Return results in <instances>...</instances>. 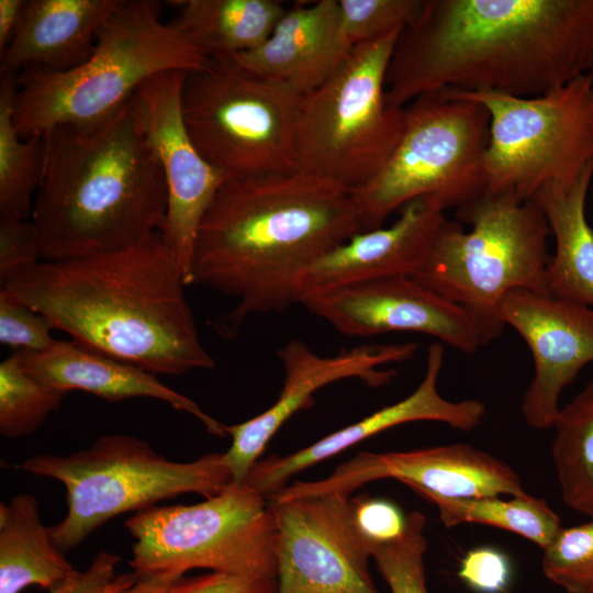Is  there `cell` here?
I'll use <instances>...</instances> for the list:
<instances>
[{
	"instance_id": "obj_15",
	"label": "cell",
	"mask_w": 593,
	"mask_h": 593,
	"mask_svg": "<svg viewBox=\"0 0 593 593\" xmlns=\"http://www.w3.org/2000/svg\"><path fill=\"white\" fill-rule=\"evenodd\" d=\"M387 478L402 482L429 502L525 492L518 474L507 463L468 444H452L410 451L359 452L329 477L295 482L270 500L322 493L349 495L365 483Z\"/></svg>"
},
{
	"instance_id": "obj_21",
	"label": "cell",
	"mask_w": 593,
	"mask_h": 593,
	"mask_svg": "<svg viewBox=\"0 0 593 593\" xmlns=\"http://www.w3.org/2000/svg\"><path fill=\"white\" fill-rule=\"evenodd\" d=\"M18 353L25 371L54 389L66 393L80 390L111 403L134 398L163 401L195 417L210 434L217 437L227 435L225 425L191 399L164 384L156 374L74 340L56 339L42 353Z\"/></svg>"
},
{
	"instance_id": "obj_19",
	"label": "cell",
	"mask_w": 593,
	"mask_h": 593,
	"mask_svg": "<svg viewBox=\"0 0 593 593\" xmlns=\"http://www.w3.org/2000/svg\"><path fill=\"white\" fill-rule=\"evenodd\" d=\"M399 212L391 225L359 232L312 264L299 280V303L353 286L412 277L447 217L445 210L429 198L412 200Z\"/></svg>"
},
{
	"instance_id": "obj_6",
	"label": "cell",
	"mask_w": 593,
	"mask_h": 593,
	"mask_svg": "<svg viewBox=\"0 0 593 593\" xmlns=\"http://www.w3.org/2000/svg\"><path fill=\"white\" fill-rule=\"evenodd\" d=\"M412 276L460 306L471 318L482 346L497 339L505 325L499 307L515 289L549 293L546 219L532 201L483 194L456 210Z\"/></svg>"
},
{
	"instance_id": "obj_26",
	"label": "cell",
	"mask_w": 593,
	"mask_h": 593,
	"mask_svg": "<svg viewBox=\"0 0 593 593\" xmlns=\"http://www.w3.org/2000/svg\"><path fill=\"white\" fill-rule=\"evenodd\" d=\"M170 21L210 59L233 58L261 45L284 14L276 0H187Z\"/></svg>"
},
{
	"instance_id": "obj_1",
	"label": "cell",
	"mask_w": 593,
	"mask_h": 593,
	"mask_svg": "<svg viewBox=\"0 0 593 593\" xmlns=\"http://www.w3.org/2000/svg\"><path fill=\"white\" fill-rule=\"evenodd\" d=\"M593 70V0H424L400 33L385 100L441 89L539 97Z\"/></svg>"
},
{
	"instance_id": "obj_25",
	"label": "cell",
	"mask_w": 593,
	"mask_h": 593,
	"mask_svg": "<svg viewBox=\"0 0 593 593\" xmlns=\"http://www.w3.org/2000/svg\"><path fill=\"white\" fill-rule=\"evenodd\" d=\"M76 571L42 523L35 496L23 493L0 503V593L30 585L49 592Z\"/></svg>"
},
{
	"instance_id": "obj_5",
	"label": "cell",
	"mask_w": 593,
	"mask_h": 593,
	"mask_svg": "<svg viewBox=\"0 0 593 593\" xmlns=\"http://www.w3.org/2000/svg\"><path fill=\"white\" fill-rule=\"evenodd\" d=\"M211 59L170 22L156 1L121 0L98 31L91 55L61 72L16 76L13 123L21 137L58 125H93L113 115L149 78L205 68Z\"/></svg>"
},
{
	"instance_id": "obj_2",
	"label": "cell",
	"mask_w": 593,
	"mask_h": 593,
	"mask_svg": "<svg viewBox=\"0 0 593 593\" xmlns=\"http://www.w3.org/2000/svg\"><path fill=\"white\" fill-rule=\"evenodd\" d=\"M359 232L353 194L332 182L302 172L230 178L193 251V283L236 301L214 329L232 338L249 316L299 303L303 272Z\"/></svg>"
},
{
	"instance_id": "obj_22",
	"label": "cell",
	"mask_w": 593,
	"mask_h": 593,
	"mask_svg": "<svg viewBox=\"0 0 593 593\" xmlns=\"http://www.w3.org/2000/svg\"><path fill=\"white\" fill-rule=\"evenodd\" d=\"M351 49L339 30L338 0H320L286 11L261 45L233 59L304 94L329 78Z\"/></svg>"
},
{
	"instance_id": "obj_14",
	"label": "cell",
	"mask_w": 593,
	"mask_h": 593,
	"mask_svg": "<svg viewBox=\"0 0 593 593\" xmlns=\"http://www.w3.org/2000/svg\"><path fill=\"white\" fill-rule=\"evenodd\" d=\"M187 74L168 70L149 78L138 87L130 104L166 180L167 211L159 232L189 286L193 283L199 225L230 177L200 154L188 133L182 113Z\"/></svg>"
},
{
	"instance_id": "obj_27",
	"label": "cell",
	"mask_w": 593,
	"mask_h": 593,
	"mask_svg": "<svg viewBox=\"0 0 593 593\" xmlns=\"http://www.w3.org/2000/svg\"><path fill=\"white\" fill-rule=\"evenodd\" d=\"M551 457L563 503L593 519V379L560 407Z\"/></svg>"
},
{
	"instance_id": "obj_35",
	"label": "cell",
	"mask_w": 593,
	"mask_h": 593,
	"mask_svg": "<svg viewBox=\"0 0 593 593\" xmlns=\"http://www.w3.org/2000/svg\"><path fill=\"white\" fill-rule=\"evenodd\" d=\"M41 260L32 220H0V287Z\"/></svg>"
},
{
	"instance_id": "obj_16",
	"label": "cell",
	"mask_w": 593,
	"mask_h": 593,
	"mask_svg": "<svg viewBox=\"0 0 593 593\" xmlns=\"http://www.w3.org/2000/svg\"><path fill=\"white\" fill-rule=\"evenodd\" d=\"M416 349V343L369 344L326 357L312 351L301 339L289 340L277 351L284 372L277 401L250 419L225 425L232 444L224 461L232 482L246 481L272 436L294 413L313 404L316 391L345 379H359L369 387L384 385L396 371L383 367L411 359Z\"/></svg>"
},
{
	"instance_id": "obj_40",
	"label": "cell",
	"mask_w": 593,
	"mask_h": 593,
	"mask_svg": "<svg viewBox=\"0 0 593 593\" xmlns=\"http://www.w3.org/2000/svg\"><path fill=\"white\" fill-rule=\"evenodd\" d=\"M25 3V0H0V52L14 37L23 15Z\"/></svg>"
},
{
	"instance_id": "obj_10",
	"label": "cell",
	"mask_w": 593,
	"mask_h": 593,
	"mask_svg": "<svg viewBox=\"0 0 593 593\" xmlns=\"http://www.w3.org/2000/svg\"><path fill=\"white\" fill-rule=\"evenodd\" d=\"M301 96L233 58L211 59L186 76L183 120L200 154L230 178L298 172L295 119Z\"/></svg>"
},
{
	"instance_id": "obj_32",
	"label": "cell",
	"mask_w": 593,
	"mask_h": 593,
	"mask_svg": "<svg viewBox=\"0 0 593 593\" xmlns=\"http://www.w3.org/2000/svg\"><path fill=\"white\" fill-rule=\"evenodd\" d=\"M541 568L567 593H593V519L561 527L542 549Z\"/></svg>"
},
{
	"instance_id": "obj_36",
	"label": "cell",
	"mask_w": 593,
	"mask_h": 593,
	"mask_svg": "<svg viewBox=\"0 0 593 593\" xmlns=\"http://www.w3.org/2000/svg\"><path fill=\"white\" fill-rule=\"evenodd\" d=\"M121 557L99 551L85 571H76L48 593H126L138 580L135 572L116 574Z\"/></svg>"
},
{
	"instance_id": "obj_41",
	"label": "cell",
	"mask_w": 593,
	"mask_h": 593,
	"mask_svg": "<svg viewBox=\"0 0 593 593\" xmlns=\"http://www.w3.org/2000/svg\"><path fill=\"white\" fill-rule=\"evenodd\" d=\"M181 578L174 574L139 577L126 593H171L172 586Z\"/></svg>"
},
{
	"instance_id": "obj_28",
	"label": "cell",
	"mask_w": 593,
	"mask_h": 593,
	"mask_svg": "<svg viewBox=\"0 0 593 593\" xmlns=\"http://www.w3.org/2000/svg\"><path fill=\"white\" fill-rule=\"evenodd\" d=\"M16 76L0 80V220H27L42 181L44 135L21 137L13 123Z\"/></svg>"
},
{
	"instance_id": "obj_20",
	"label": "cell",
	"mask_w": 593,
	"mask_h": 593,
	"mask_svg": "<svg viewBox=\"0 0 593 593\" xmlns=\"http://www.w3.org/2000/svg\"><path fill=\"white\" fill-rule=\"evenodd\" d=\"M445 350L440 343L429 345L426 369L417 388L401 401L384 406L356 423L288 456L257 461L246 483L266 497L287 486L289 479L317 462L392 427L412 422H439L461 432L478 427L485 414L483 402L474 399L450 401L438 390Z\"/></svg>"
},
{
	"instance_id": "obj_31",
	"label": "cell",
	"mask_w": 593,
	"mask_h": 593,
	"mask_svg": "<svg viewBox=\"0 0 593 593\" xmlns=\"http://www.w3.org/2000/svg\"><path fill=\"white\" fill-rule=\"evenodd\" d=\"M425 525L424 514L415 511L406 516L405 529L399 538L366 544L391 593H428L424 568Z\"/></svg>"
},
{
	"instance_id": "obj_7",
	"label": "cell",
	"mask_w": 593,
	"mask_h": 593,
	"mask_svg": "<svg viewBox=\"0 0 593 593\" xmlns=\"http://www.w3.org/2000/svg\"><path fill=\"white\" fill-rule=\"evenodd\" d=\"M19 468L64 484L67 513L48 527L64 553L120 514L141 512L184 493L209 499L232 482L224 454L177 462L146 440L124 434L102 435L67 456L36 455Z\"/></svg>"
},
{
	"instance_id": "obj_39",
	"label": "cell",
	"mask_w": 593,
	"mask_h": 593,
	"mask_svg": "<svg viewBox=\"0 0 593 593\" xmlns=\"http://www.w3.org/2000/svg\"><path fill=\"white\" fill-rule=\"evenodd\" d=\"M171 593H278L276 578L210 572L179 579Z\"/></svg>"
},
{
	"instance_id": "obj_11",
	"label": "cell",
	"mask_w": 593,
	"mask_h": 593,
	"mask_svg": "<svg viewBox=\"0 0 593 593\" xmlns=\"http://www.w3.org/2000/svg\"><path fill=\"white\" fill-rule=\"evenodd\" d=\"M267 497L231 482L193 505L153 506L124 522L134 539L130 566L138 577L192 569L277 579L275 521Z\"/></svg>"
},
{
	"instance_id": "obj_12",
	"label": "cell",
	"mask_w": 593,
	"mask_h": 593,
	"mask_svg": "<svg viewBox=\"0 0 593 593\" xmlns=\"http://www.w3.org/2000/svg\"><path fill=\"white\" fill-rule=\"evenodd\" d=\"M448 90L489 112L484 194L527 201L547 183L575 179L593 163V70L533 98Z\"/></svg>"
},
{
	"instance_id": "obj_8",
	"label": "cell",
	"mask_w": 593,
	"mask_h": 593,
	"mask_svg": "<svg viewBox=\"0 0 593 593\" xmlns=\"http://www.w3.org/2000/svg\"><path fill=\"white\" fill-rule=\"evenodd\" d=\"M401 31L355 46L322 85L300 98L298 172L351 194L372 180L398 145L404 108L385 100V77Z\"/></svg>"
},
{
	"instance_id": "obj_4",
	"label": "cell",
	"mask_w": 593,
	"mask_h": 593,
	"mask_svg": "<svg viewBox=\"0 0 593 593\" xmlns=\"http://www.w3.org/2000/svg\"><path fill=\"white\" fill-rule=\"evenodd\" d=\"M44 138L31 212L42 260L122 248L161 230L166 180L130 101L102 122L58 125Z\"/></svg>"
},
{
	"instance_id": "obj_17",
	"label": "cell",
	"mask_w": 593,
	"mask_h": 593,
	"mask_svg": "<svg viewBox=\"0 0 593 593\" xmlns=\"http://www.w3.org/2000/svg\"><path fill=\"white\" fill-rule=\"evenodd\" d=\"M505 326L527 344L534 374L522 399L525 422L552 428L563 390L593 362V307L549 293L515 289L499 307Z\"/></svg>"
},
{
	"instance_id": "obj_18",
	"label": "cell",
	"mask_w": 593,
	"mask_h": 593,
	"mask_svg": "<svg viewBox=\"0 0 593 593\" xmlns=\"http://www.w3.org/2000/svg\"><path fill=\"white\" fill-rule=\"evenodd\" d=\"M301 304L347 336L419 333L466 354L482 346L460 306L409 276L316 294Z\"/></svg>"
},
{
	"instance_id": "obj_23",
	"label": "cell",
	"mask_w": 593,
	"mask_h": 593,
	"mask_svg": "<svg viewBox=\"0 0 593 593\" xmlns=\"http://www.w3.org/2000/svg\"><path fill=\"white\" fill-rule=\"evenodd\" d=\"M120 1L27 0L14 37L0 52V74L61 72L81 65Z\"/></svg>"
},
{
	"instance_id": "obj_30",
	"label": "cell",
	"mask_w": 593,
	"mask_h": 593,
	"mask_svg": "<svg viewBox=\"0 0 593 593\" xmlns=\"http://www.w3.org/2000/svg\"><path fill=\"white\" fill-rule=\"evenodd\" d=\"M66 394L33 378L13 353L0 363L1 435L15 439L35 433Z\"/></svg>"
},
{
	"instance_id": "obj_29",
	"label": "cell",
	"mask_w": 593,
	"mask_h": 593,
	"mask_svg": "<svg viewBox=\"0 0 593 593\" xmlns=\"http://www.w3.org/2000/svg\"><path fill=\"white\" fill-rule=\"evenodd\" d=\"M440 521L450 528L461 524H481L519 535L544 549L561 529L558 514L544 499L526 492L502 499L501 495L471 499H437Z\"/></svg>"
},
{
	"instance_id": "obj_24",
	"label": "cell",
	"mask_w": 593,
	"mask_h": 593,
	"mask_svg": "<svg viewBox=\"0 0 593 593\" xmlns=\"http://www.w3.org/2000/svg\"><path fill=\"white\" fill-rule=\"evenodd\" d=\"M592 178L593 163L571 181L545 184L530 200L556 244L547 267L549 294L593 307V228L585 216Z\"/></svg>"
},
{
	"instance_id": "obj_13",
	"label": "cell",
	"mask_w": 593,
	"mask_h": 593,
	"mask_svg": "<svg viewBox=\"0 0 593 593\" xmlns=\"http://www.w3.org/2000/svg\"><path fill=\"white\" fill-rule=\"evenodd\" d=\"M278 593H379L371 558L342 493L270 500Z\"/></svg>"
},
{
	"instance_id": "obj_33",
	"label": "cell",
	"mask_w": 593,
	"mask_h": 593,
	"mask_svg": "<svg viewBox=\"0 0 593 593\" xmlns=\"http://www.w3.org/2000/svg\"><path fill=\"white\" fill-rule=\"evenodd\" d=\"M424 0H338L339 30L355 47L402 31L418 14Z\"/></svg>"
},
{
	"instance_id": "obj_34",
	"label": "cell",
	"mask_w": 593,
	"mask_h": 593,
	"mask_svg": "<svg viewBox=\"0 0 593 593\" xmlns=\"http://www.w3.org/2000/svg\"><path fill=\"white\" fill-rule=\"evenodd\" d=\"M49 320L0 289V343L21 353H42L56 342Z\"/></svg>"
},
{
	"instance_id": "obj_3",
	"label": "cell",
	"mask_w": 593,
	"mask_h": 593,
	"mask_svg": "<svg viewBox=\"0 0 593 593\" xmlns=\"http://www.w3.org/2000/svg\"><path fill=\"white\" fill-rule=\"evenodd\" d=\"M181 268L159 231L112 250L41 260L0 289L77 344L154 374L212 369Z\"/></svg>"
},
{
	"instance_id": "obj_9",
	"label": "cell",
	"mask_w": 593,
	"mask_h": 593,
	"mask_svg": "<svg viewBox=\"0 0 593 593\" xmlns=\"http://www.w3.org/2000/svg\"><path fill=\"white\" fill-rule=\"evenodd\" d=\"M490 116L479 102L448 89L427 92L404 107L402 136L377 176L353 193L361 232L418 198L445 211L485 193L483 158Z\"/></svg>"
},
{
	"instance_id": "obj_37",
	"label": "cell",
	"mask_w": 593,
	"mask_h": 593,
	"mask_svg": "<svg viewBox=\"0 0 593 593\" xmlns=\"http://www.w3.org/2000/svg\"><path fill=\"white\" fill-rule=\"evenodd\" d=\"M511 562L505 553L493 547L469 550L461 559L459 578L478 593H501L511 580Z\"/></svg>"
},
{
	"instance_id": "obj_38",
	"label": "cell",
	"mask_w": 593,
	"mask_h": 593,
	"mask_svg": "<svg viewBox=\"0 0 593 593\" xmlns=\"http://www.w3.org/2000/svg\"><path fill=\"white\" fill-rule=\"evenodd\" d=\"M351 502L356 526L366 544L388 542L403 534L407 515L392 502L368 496Z\"/></svg>"
}]
</instances>
